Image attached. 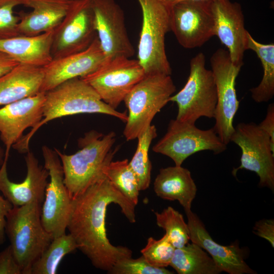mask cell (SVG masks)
<instances>
[{"label": "cell", "mask_w": 274, "mask_h": 274, "mask_svg": "<svg viewBox=\"0 0 274 274\" xmlns=\"http://www.w3.org/2000/svg\"><path fill=\"white\" fill-rule=\"evenodd\" d=\"M54 30L33 36L0 39V51L19 64L43 67L53 59L51 50Z\"/></svg>", "instance_id": "22"}, {"label": "cell", "mask_w": 274, "mask_h": 274, "mask_svg": "<svg viewBox=\"0 0 274 274\" xmlns=\"http://www.w3.org/2000/svg\"><path fill=\"white\" fill-rule=\"evenodd\" d=\"M41 204L33 201L13 207L6 217L5 233L22 274H30L33 263L53 238L42 224Z\"/></svg>", "instance_id": "4"}, {"label": "cell", "mask_w": 274, "mask_h": 274, "mask_svg": "<svg viewBox=\"0 0 274 274\" xmlns=\"http://www.w3.org/2000/svg\"><path fill=\"white\" fill-rule=\"evenodd\" d=\"M115 141L114 131L104 134L91 130L79 138V150L75 153L67 155L54 149L60 159L64 182L72 199L106 177L105 169L117 149L112 148Z\"/></svg>", "instance_id": "2"}, {"label": "cell", "mask_w": 274, "mask_h": 274, "mask_svg": "<svg viewBox=\"0 0 274 274\" xmlns=\"http://www.w3.org/2000/svg\"><path fill=\"white\" fill-rule=\"evenodd\" d=\"M104 174L113 185L134 205L138 203L140 190L128 159L112 161Z\"/></svg>", "instance_id": "29"}, {"label": "cell", "mask_w": 274, "mask_h": 274, "mask_svg": "<svg viewBox=\"0 0 274 274\" xmlns=\"http://www.w3.org/2000/svg\"><path fill=\"white\" fill-rule=\"evenodd\" d=\"M230 142L242 150L241 165L233 169L232 175L235 176L241 169L254 172L259 178V186L273 192L274 148L269 135L253 122L240 123L234 127Z\"/></svg>", "instance_id": "11"}, {"label": "cell", "mask_w": 274, "mask_h": 274, "mask_svg": "<svg viewBox=\"0 0 274 274\" xmlns=\"http://www.w3.org/2000/svg\"><path fill=\"white\" fill-rule=\"evenodd\" d=\"M107 58L97 36L85 50L53 59L43 66L44 78L41 92H46L75 78H82L96 70Z\"/></svg>", "instance_id": "17"}, {"label": "cell", "mask_w": 274, "mask_h": 274, "mask_svg": "<svg viewBox=\"0 0 274 274\" xmlns=\"http://www.w3.org/2000/svg\"><path fill=\"white\" fill-rule=\"evenodd\" d=\"M164 3L168 6H171L179 2L186 1H209V0H163Z\"/></svg>", "instance_id": "39"}, {"label": "cell", "mask_w": 274, "mask_h": 274, "mask_svg": "<svg viewBox=\"0 0 274 274\" xmlns=\"http://www.w3.org/2000/svg\"><path fill=\"white\" fill-rule=\"evenodd\" d=\"M96 37L91 0H73L65 17L54 29L52 58L84 51Z\"/></svg>", "instance_id": "13"}, {"label": "cell", "mask_w": 274, "mask_h": 274, "mask_svg": "<svg viewBox=\"0 0 274 274\" xmlns=\"http://www.w3.org/2000/svg\"><path fill=\"white\" fill-rule=\"evenodd\" d=\"M157 225L165 231L175 248H181L190 240L189 230L183 215L172 207L161 213L155 212Z\"/></svg>", "instance_id": "30"}, {"label": "cell", "mask_w": 274, "mask_h": 274, "mask_svg": "<svg viewBox=\"0 0 274 274\" xmlns=\"http://www.w3.org/2000/svg\"><path fill=\"white\" fill-rule=\"evenodd\" d=\"M78 248L73 236L66 233L53 238L33 263L30 274H55L63 258Z\"/></svg>", "instance_id": "27"}, {"label": "cell", "mask_w": 274, "mask_h": 274, "mask_svg": "<svg viewBox=\"0 0 274 274\" xmlns=\"http://www.w3.org/2000/svg\"><path fill=\"white\" fill-rule=\"evenodd\" d=\"M3 156H4V151L2 150V149L0 148V165H2L4 159H3Z\"/></svg>", "instance_id": "40"}, {"label": "cell", "mask_w": 274, "mask_h": 274, "mask_svg": "<svg viewBox=\"0 0 274 274\" xmlns=\"http://www.w3.org/2000/svg\"><path fill=\"white\" fill-rule=\"evenodd\" d=\"M227 149L213 128L202 130L195 124L171 120L166 133L154 145L152 150L171 158L175 165L181 166L184 160L196 152L209 150L215 154Z\"/></svg>", "instance_id": "9"}, {"label": "cell", "mask_w": 274, "mask_h": 274, "mask_svg": "<svg viewBox=\"0 0 274 274\" xmlns=\"http://www.w3.org/2000/svg\"><path fill=\"white\" fill-rule=\"evenodd\" d=\"M23 0H0V39L19 36L20 17L14 14V9L22 5Z\"/></svg>", "instance_id": "33"}, {"label": "cell", "mask_w": 274, "mask_h": 274, "mask_svg": "<svg viewBox=\"0 0 274 274\" xmlns=\"http://www.w3.org/2000/svg\"><path fill=\"white\" fill-rule=\"evenodd\" d=\"M211 1H186L170 6V29L184 48L200 47L215 36Z\"/></svg>", "instance_id": "14"}, {"label": "cell", "mask_w": 274, "mask_h": 274, "mask_svg": "<svg viewBox=\"0 0 274 274\" xmlns=\"http://www.w3.org/2000/svg\"><path fill=\"white\" fill-rule=\"evenodd\" d=\"M246 49L252 50L257 54L263 72L259 84L250 90L251 97L256 102H267L274 95V44L259 43L248 31Z\"/></svg>", "instance_id": "26"}, {"label": "cell", "mask_w": 274, "mask_h": 274, "mask_svg": "<svg viewBox=\"0 0 274 274\" xmlns=\"http://www.w3.org/2000/svg\"><path fill=\"white\" fill-rule=\"evenodd\" d=\"M45 92L4 105L0 108V138L9 157L11 148L22 137L27 128H34L43 119Z\"/></svg>", "instance_id": "18"}, {"label": "cell", "mask_w": 274, "mask_h": 274, "mask_svg": "<svg viewBox=\"0 0 274 274\" xmlns=\"http://www.w3.org/2000/svg\"><path fill=\"white\" fill-rule=\"evenodd\" d=\"M157 135L155 125L148 128L137 138L138 142L135 152L129 165L134 173L140 191L147 189L151 182V162L149 151L152 141Z\"/></svg>", "instance_id": "28"}, {"label": "cell", "mask_w": 274, "mask_h": 274, "mask_svg": "<svg viewBox=\"0 0 274 274\" xmlns=\"http://www.w3.org/2000/svg\"><path fill=\"white\" fill-rule=\"evenodd\" d=\"M25 161L27 173L21 182L11 181L8 176L7 161L5 156L0 168V191L13 207L25 205L33 201L43 202L49 172L39 163L35 155L26 153Z\"/></svg>", "instance_id": "19"}, {"label": "cell", "mask_w": 274, "mask_h": 274, "mask_svg": "<svg viewBox=\"0 0 274 274\" xmlns=\"http://www.w3.org/2000/svg\"><path fill=\"white\" fill-rule=\"evenodd\" d=\"M256 235L268 241L272 248L274 247V220L262 219L257 221L253 227Z\"/></svg>", "instance_id": "35"}, {"label": "cell", "mask_w": 274, "mask_h": 274, "mask_svg": "<svg viewBox=\"0 0 274 274\" xmlns=\"http://www.w3.org/2000/svg\"><path fill=\"white\" fill-rule=\"evenodd\" d=\"M95 28L107 59L130 58L135 50L127 35L124 12L114 0H91Z\"/></svg>", "instance_id": "15"}, {"label": "cell", "mask_w": 274, "mask_h": 274, "mask_svg": "<svg viewBox=\"0 0 274 274\" xmlns=\"http://www.w3.org/2000/svg\"><path fill=\"white\" fill-rule=\"evenodd\" d=\"M42 150L50 180L41 207V221L46 230L54 238L65 233L73 199L64 184L61 162L56 152L46 146Z\"/></svg>", "instance_id": "12"}, {"label": "cell", "mask_w": 274, "mask_h": 274, "mask_svg": "<svg viewBox=\"0 0 274 274\" xmlns=\"http://www.w3.org/2000/svg\"><path fill=\"white\" fill-rule=\"evenodd\" d=\"M258 125L269 135L271 147L274 148V105L273 103L269 105L265 118Z\"/></svg>", "instance_id": "36"}, {"label": "cell", "mask_w": 274, "mask_h": 274, "mask_svg": "<svg viewBox=\"0 0 274 274\" xmlns=\"http://www.w3.org/2000/svg\"><path fill=\"white\" fill-rule=\"evenodd\" d=\"M111 203L118 204L128 220L135 222L136 206L105 177L73 199L67 226L78 249L94 267L107 271L118 260L132 256L129 249L115 246L107 237L106 216Z\"/></svg>", "instance_id": "1"}, {"label": "cell", "mask_w": 274, "mask_h": 274, "mask_svg": "<svg viewBox=\"0 0 274 274\" xmlns=\"http://www.w3.org/2000/svg\"><path fill=\"white\" fill-rule=\"evenodd\" d=\"M145 73L138 60L120 56L106 60L96 70L81 78L107 105L116 110Z\"/></svg>", "instance_id": "10"}, {"label": "cell", "mask_w": 274, "mask_h": 274, "mask_svg": "<svg viewBox=\"0 0 274 274\" xmlns=\"http://www.w3.org/2000/svg\"><path fill=\"white\" fill-rule=\"evenodd\" d=\"M84 113L106 114L124 122L127 120L126 113L111 108L88 83L81 78H75L45 92L43 119L12 147L20 153H27L31 137L44 124L58 118Z\"/></svg>", "instance_id": "3"}, {"label": "cell", "mask_w": 274, "mask_h": 274, "mask_svg": "<svg viewBox=\"0 0 274 274\" xmlns=\"http://www.w3.org/2000/svg\"><path fill=\"white\" fill-rule=\"evenodd\" d=\"M154 190L159 197L178 200L185 212L191 210L197 188L190 172L182 166L161 168L154 183Z\"/></svg>", "instance_id": "24"}, {"label": "cell", "mask_w": 274, "mask_h": 274, "mask_svg": "<svg viewBox=\"0 0 274 274\" xmlns=\"http://www.w3.org/2000/svg\"><path fill=\"white\" fill-rule=\"evenodd\" d=\"M188 219L190 240L206 250L222 271L229 274H255L246 262V252L235 242L223 246L215 242L198 216L191 210L185 212Z\"/></svg>", "instance_id": "20"}, {"label": "cell", "mask_w": 274, "mask_h": 274, "mask_svg": "<svg viewBox=\"0 0 274 274\" xmlns=\"http://www.w3.org/2000/svg\"><path fill=\"white\" fill-rule=\"evenodd\" d=\"M214 35L228 51L233 63L243 66L247 33L240 4L230 0H211Z\"/></svg>", "instance_id": "16"}, {"label": "cell", "mask_w": 274, "mask_h": 274, "mask_svg": "<svg viewBox=\"0 0 274 274\" xmlns=\"http://www.w3.org/2000/svg\"><path fill=\"white\" fill-rule=\"evenodd\" d=\"M19 63L8 54L0 51V77Z\"/></svg>", "instance_id": "38"}, {"label": "cell", "mask_w": 274, "mask_h": 274, "mask_svg": "<svg viewBox=\"0 0 274 274\" xmlns=\"http://www.w3.org/2000/svg\"><path fill=\"white\" fill-rule=\"evenodd\" d=\"M200 52L190 61V73L185 86L169 101L178 107L176 119L195 124L200 117L214 118L217 102L216 86L212 70L205 66Z\"/></svg>", "instance_id": "7"}, {"label": "cell", "mask_w": 274, "mask_h": 274, "mask_svg": "<svg viewBox=\"0 0 274 274\" xmlns=\"http://www.w3.org/2000/svg\"><path fill=\"white\" fill-rule=\"evenodd\" d=\"M175 248L165 234L159 239L148 238L146 246L141 251L142 256L151 265L166 267L169 265Z\"/></svg>", "instance_id": "31"}, {"label": "cell", "mask_w": 274, "mask_h": 274, "mask_svg": "<svg viewBox=\"0 0 274 274\" xmlns=\"http://www.w3.org/2000/svg\"><path fill=\"white\" fill-rule=\"evenodd\" d=\"M73 0H23L32 9L19 13L20 35L33 36L54 30L67 13Z\"/></svg>", "instance_id": "21"}, {"label": "cell", "mask_w": 274, "mask_h": 274, "mask_svg": "<svg viewBox=\"0 0 274 274\" xmlns=\"http://www.w3.org/2000/svg\"><path fill=\"white\" fill-rule=\"evenodd\" d=\"M112 274H172L165 267H156L150 264L142 255L136 259L127 257L117 261L108 271Z\"/></svg>", "instance_id": "32"}, {"label": "cell", "mask_w": 274, "mask_h": 274, "mask_svg": "<svg viewBox=\"0 0 274 274\" xmlns=\"http://www.w3.org/2000/svg\"><path fill=\"white\" fill-rule=\"evenodd\" d=\"M176 90L170 75L147 74L124 99L128 111L123 130L127 141L136 139L151 125L155 115Z\"/></svg>", "instance_id": "5"}, {"label": "cell", "mask_w": 274, "mask_h": 274, "mask_svg": "<svg viewBox=\"0 0 274 274\" xmlns=\"http://www.w3.org/2000/svg\"><path fill=\"white\" fill-rule=\"evenodd\" d=\"M0 274H22L10 245L0 252Z\"/></svg>", "instance_id": "34"}, {"label": "cell", "mask_w": 274, "mask_h": 274, "mask_svg": "<svg viewBox=\"0 0 274 274\" xmlns=\"http://www.w3.org/2000/svg\"><path fill=\"white\" fill-rule=\"evenodd\" d=\"M142 12L138 60L145 75H171L165 48V37L170 30V7L163 0H138Z\"/></svg>", "instance_id": "6"}, {"label": "cell", "mask_w": 274, "mask_h": 274, "mask_svg": "<svg viewBox=\"0 0 274 274\" xmlns=\"http://www.w3.org/2000/svg\"><path fill=\"white\" fill-rule=\"evenodd\" d=\"M43 67L19 64L0 77V106L41 92Z\"/></svg>", "instance_id": "23"}, {"label": "cell", "mask_w": 274, "mask_h": 274, "mask_svg": "<svg viewBox=\"0 0 274 274\" xmlns=\"http://www.w3.org/2000/svg\"><path fill=\"white\" fill-rule=\"evenodd\" d=\"M210 64L217 95L213 128L222 142L227 145L234 131L233 119L239 106L235 84L242 66L233 63L228 51L223 48L218 49L213 54Z\"/></svg>", "instance_id": "8"}, {"label": "cell", "mask_w": 274, "mask_h": 274, "mask_svg": "<svg viewBox=\"0 0 274 274\" xmlns=\"http://www.w3.org/2000/svg\"><path fill=\"white\" fill-rule=\"evenodd\" d=\"M13 207V205L7 199L0 194V245L5 241L6 217Z\"/></svg>", "instance_id": "37"}, {"label": "cell", "mask_w": 274, "mask_h": 274, "mask_svg": "<svg viewBox=\"0 0 274 274\" xmlns=\"http://www.w3.org/2000/svg\"><path fill=\"white\" fill-rule=\"evenodd\" d=\"M170 265L179 274H219L213 259L193 243L175 248Z\"/></svg>", "instance_id": "25"}]
</instances>
